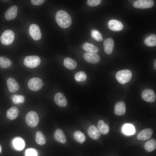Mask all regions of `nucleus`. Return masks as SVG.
<instances>
[{"label":"nucleus","instance_id":"1","mask_svg":"<svg viewBox=\"0 0 156 156\" xmlns=\"http://www.w3.org/2000/svg\"><path fill=\"white\" fill-rule=\"evenodd\" d=\"M55 18L59 26L62 28L69 27L72 23V20L70 15L64 10H59L56 13Z\"/></svg>","mask_w":156,"mask_h":156},{"label":"nucleus","instance_id":"2","mask_svg":"<svg viewBox=\"0 0 156 156\" xmlns=\"http://www.w3.org/2000/svg\"><path fill=\"white\" fill-rule=\"evenodd\" d=\"M132 76V73L130 70L125 69L118 71L116 74V77L119 83L124 84L130 80Z\"/></svg>","mask_w":156,"mask_h":156},{"label":"nucleus","instance_id":"3","mask_svg":"<svg viewBox=\"0 0 156 156\" xmlns=\"http://www.w3.org/2000/svg\"><path fill=\"white\" fill-rule=\"evenodd\" d=\"M39 57L37 55H30L26 56L24 60V64L27 67L34 68L38 66L40 63Z\"/></svg>","mask_w":156,"mask_h":156},{"label":"nucleus","instance_id":"4","mask_svg":"<svg viewBox=\"0 0 156 156\" xmlns=\"http://www.w3.org/2000/svg\"><path fill=\"white\" fill-rule=\"evenodd\" d=\"M15 38V34L12 30L7 29L2 33L1 37V42L5 45H9L13 42Z\"/></svg>","mask_w":156,"mask_h":156},{"label":"nucleus","instance_id":"5","mask_svg":"<svg viewBox=\"0 0 156 156\" xmlns=\"http://www.w3.org/2000/svg\"><path fill=\"white\" fill-rule=\"evenodd\" d=\"M25 121L29 127H36L38 123L39 117L38 114L35 112H29L25 117Z\"/></svg>","mask_w":156,"mask_h":156},{"label":"nucleus","instance_id":"6","mask_svg":"<svg viewBox=\"0 0 156 156\" xmlns=\"http://www.w3.org/2000/svg\"><path fill=\"white\" fill-rule=\"evenodd\" d=\"M43 86L42 80L38 77H34L31 79L28 83L29 88L31 90L36 91L40 89Z\"/></svg>","mask_w":156,"mask_h":156},{"label":"nucleus","instance_id":"7","mask_svg":"<svg viewBox=\"0 0 156 156\" xmlns=\"http://www.w3.org/2000/svg\"><path fill=\"white\" fill-rule=\"evenodd\" d=\"M29 33L35 40H38L41 38L42 34L39 26L35 24H31L29 27Z\"/></svg>","mask_w":156,"mask_h":156},{"label":"nucleus","instance_id":"8","mask_svg":"<svg viewBox=\"0 0 156 156\" xmlns=\"http://www.w3.org/2000/svg\"><path fill=\"white\" fill-rule=\"evenodd\" d=\"M154 4V2L152 0H138L133 3V6L137 8L145 9L151 8Z\"/></svg>","mask_w":156,"mask_h":156},{"label":"nucleus","instance_id":"9","mask_svg":"<svg viewBox=\"0 0 156 156\" xmlns=\"http://www.w3.org/2000/svg\"><path fill=\"white\" fill-rule=\"evenodd\" d=\"M142 97L145 101L149 102H153L156 99V95L154 91L150 89H146L142 92Z\"/></svg>","mask_w":156,"mask_h":156},{"label":"nucleus","instance_id":"10","mask_svg":"<svg viewBox=\"0 0 156 156\" xmlns=\"http://www.w3.org/2000/svg\"><path fill=\"white\" fill-rule=\"evenodd\" d=\"M83 57L86 61L91 64L98 63L100 60V57L98 54L93 53H85L83 54Z\"/></svg>","mask_w":156,"mask_h":156},{"label":"nucleus","instance_id":"11","mask_svg":"<svg viewBox=\"0 0 156 156\" xmlns=\"http://www.w3.org/2000/svg\"><path fill=\"white\" fill-rule=\"evenodd\" d=\"M54 100L56 104L60 107H65L67 105L66 99L61 92H59L56 93L54 96Z\"/></svg>","mask_w":156,"mask_h":156},{"label":"nucleus","instance_id":"12","mask_svg":"<svg viewBox=\"0 0 156 156\" xmlns=\"http://www.w3.org/2000/svg\"><path fill=\"white\" fill-rule=\"evenodd\" d=\"M108 26L109 29L114 31H119L123 28V25L120 21L114 19L111 20L108 23Z\"/></svg>","mask_w":156,"mask_h":156},{"label":"nucleus","instance_id":"13","mask_svg":"<svg viewBox=\"0 0 156 156\" xmlns=\"http://www.w3.org/2000/svg\"><path fill=\"white\" fill-rule=\"evenodd\" d=\"M153 132V130L151 128L144 129L138 134L137 138L140 140H147L151 137Z\"/></svg>","mask_w":156,"mask_h":156},{"label":"nucleus","instance_id":"14","mask_svg":"<svg viewBox=\"0 0 156 156\" xmlns=\"http://www.w3.org/2000/svg\"><path fill=\"white\" fill-rule=\"evenodd\" d=\"M18 8L15 5L10 7L6 11L5 14V18L7 20H11L16 17L17 15Z\"/></svg>","mask_w":156,"mask_h":156},{"label":"nucleus","instance_id":"15","mask_svg":"<svg viewBox=\"0 0 156 156\" xmlns=\"http://www.w3.org/2000/svg\"><path fill=\"white\" fill-rule=\"evenodd\" d=\"M7 85L9 91L15 92L19 89V86L15 80L12 77H9L7 80Z\"/></svg>","mask_w":156,"mask_h":156},{"label":"nucleus","instance_id":"16","mask_svg":"<svg viewBox=\"0 0 156 156\" xmlns=\"http://www.w3.org/2000/svg\"><path fill=\"white\" fill-rule=\"evenodd\" d=\"M87 133L89 136L92 139L96 140L98 139L101 134L98 129L95 126L92 125L88 128Z\"/></svg>","mask_w":156,"mask_h":156},{"label":"nucleus","instance_id":"17","mask_svg":"<svg viewBox=\"0 0 156 156\" xmlns=\"http://www.w3.org/2000/svg\"><path fill=\"white\" fill-rule=\"evenodd\" d=\"M114 46V42L112 39L109 38L105 40L103 43L104 49L105 53L107 54H111Z\"/></svg>","mask_w":156,"mask_h":156},{"label":"nucleus","instance_id":"18","mask_svg":"<svg viewBox=\"0 0 156 156\" xmlns=\"http://www.w3.org/2000/svg\"><path fill=\"white\" fill-rule=\"evenodd\" d=\"M115 114L117 115L124 114L126 112V106L125 103L122 101L116 103L114 106Z\"/></svg>","mask_w":156,"mask_h":156},{"label":"nucleus","instance_id":"19","mask_svg":"<svg viewBox=\"0 0 156 156\" xmlns=\"http://www.w3.org/2000/svg\"><path fill=\"white\" fill-rule=\"evenodd\" d=\"M54 138L56 141L62 144L65 143L66 142V136L63 131L60 129H57L55 131Z\"/></svg>","mask_w":156,"mask_h":156},{"label":"nucleus","instance_id":"20","mask_svg":"<svg viewBox=\"0 0 156 156\" xmlns=\"http://www.w3.org/2000/svg\"><path fill=\"white\" fill-rule=\"evenodd\" d=\"M64 64L67 68L70 70L74 69L77 67V63L74 60L69 57L64 59Z\"/></svg>","mask_w":156,"mask_h":156},{"label":"nucleus","instance_id":"21","mask_svg":"<svg viewBox=\"0 0 156 156\" xmlns=\"http://www.w3.org/2000/svg\"><path fill=\"white\" fill-rule=\"evenodd\" d=\"M97 127L99 132L105 135L108 133L109 128L107 124L103 120H99L97 123Z\"/></svg>","mask_w":156,"mask_h":156},{"label":"nucleus","instance_id":"22","mask_svg":"<svg viewBox=\"0 0 156 156\" xmlns=\"http://www.w3.org/2000/svg\"><path fill=\"white\" fill-rule=\"evenodd\" d=\"M18 112L19 110L17 107L14 106L12 107L7 111V116L10 120H14L17 117Z\"/></svg>","mask_w":156,"mask_h":156},{"label":"nucleus","instance_id":"23","mask_svg":"<svg viewBox=\"0 0 156 156\" xmlns=\"http://www.w3.org/2000/svg\"><path fill=\"white\" fill-rule=\"evenodd\" d=\"M84 50L88 52L97 53L99 51V49L91 43L86 42L83 45Z\"/></svg>","mask_w":156,"mask_h":156},{"label":"nucleus","instance_id":"24","mask_svg":"<svg viewBox=\"0 0 156 156\" xmlns=\"http://www.w3.org/2000/svg\"><path fill=\"white\" fill-rule=\"evenodd\" d=\"M144 148L147 151L151 152L156 148V140L152 139L146 142L144 144Z\"/></svg>","mask_w":156,"mask_h":156},{"label":"nucleus","instance_id":"25","mask_svg":"<svg viewBox=\"0 0 156 156\" xmlns=\"http://www.w3.org/2000/svg\"><path fill=\"white\" fill-rule=\"evenodd\" d=\"M73 135L76 141L79 143L82 144L86 140L85 135L84 134L79 131H75Z\"/></svg>","mask_w":156,"mask_h":156},{"label":"nucleus","instance_id":"26","mask_svg":"<svg viewBox=\"0 0 156 156\" xmlns=\"http://www.w3.org/2000/svg\"><path fill=\"white\" fill-rule=\"evenodd\" d=\"M145 44L149 47H154L156 45V36L151 34L148 36L145 40Z\"/></svg>","mask_w":156,"mask_h":156},{"label":"nucleus","instance_id":"27","mask_svg":"<svg viewBox=\"0 0 156 156\" xmlns=\"http://www.w3.org/2000/svg\"><path fill=\"white\" fill-rule=\"evenodd\" d=\"M36 141L39 145H42L46 143V140L43 133L40 131H38L36 133Z\"/></svg>","mask_w":156,"mask_h":156},{"label":"nucleus","instance_id":"28","mask_svg":"<svg viewBox=\"0 0 156 156\" xmlns=\"http://www.w3.org/2000/svg\"><path fill=\"white\" fill-rule=\"evenodd\" d=\"M12 64L11 61L9 59L3 56H0V67L2 68H6L10 67Z\"/></svg>","mask_w":156,"mask_h":156},{"label":"nucleus","instance_id":"29","mask_svg":"<svg viewBox=\"0 0 156 156\" xmlns=\"http://www.w3.org/2000/svg\"><path fill=\"white\" fill-rule=\"evenodd\" d=\"M123 132L127 135H131L134 133L135 130L133 126L130 124L125 125L122 128Z\"/></svg>","mask_w":156,"mask_h":156},{"label":"nucleus","instance_id":"30","mask_svg":"<svg viewBox=\"0 0 156 156\" xmlns=\"http://www.w3.org/2000/svg\"><path fill=\"white\" fill-rule=\"evenodd\" d=\"M12 102L14 104L23 103L25 100V97L22 95L14 94L11 96Z\"/></svg>","mask_w":156,"mask_h":156},{"label":"nucleus","instance_id":"31","mask_svg":"<svg viewBox=\"0 0 156 156\" xmlns=\"http://www.w3.org/2000/svg\"><path fill=\"white\" fill-rule=\"evenodd\" d=\"M13 144L15 148L18 150L22 149L25 146L23 140L20 138H16L14 140Z\"/></svg>","mask_w":156,"mask_h":156},{"label":"nucleus","instance_id":"32","mask_svg":"<svg viewBox=\"0 0 156 156\" xmlns=\"http://www.w3.org/2000/svg\"><path fill=\"white\" fill-rule=\"evenodd\" d=\"M87 76L86 73L83 71L77 72L75 75V80L79 82L83 81L86 80Z\"/></svg>","mask_w":156,"mask_h":156},{"label":"nucleus","instance_id":"33","mask_svg":"<svg viewBox=\"0 0 156 156\" xmlns=\"http://www.w3.org/2000/svg\"><path fill=\"white\" fill-rule=\"evenodd\" d=\"M91 35L92 38L100 42L103 40L101 34L96 30L93 29L91 31Z\"/></svg>","mask_w":156,"mask_h":156},{"label":"nucleus","instance_id":"34","mask_svg":"<svg viewBox=\"0 0 156 156\" xmlns=\"http://www.w3.org/2000/svg\"><path fill=\"white\" fill-rule=\"evenodd\" d=\"M101 0H88L87 4L90 6H94L99 5L101 3Z\"/></svg>","mask_w":156,"mask_h":156},{"label":"nucleus","instance_id":"35","mask_svg":"<svg viewBox=\"0 0 156 156\" xmlns=\"http://www.w3.org/2000/svg\"><path fill=\"white\" fill-rule=\"evenodd\" d=\"M26 156H37V154L36 151L33 149H29L26 151Z\"/></svg>","mask_w":156,"mask_h":156},{"label":"nucleus","instance_id":"36","mask_svg":"<svg viewBox=\"0 0 156 156\" xmlns=\"http://www.w3.org/2000/svg\"><path fill=\"white\" fill-rule=\"evenodd\" d=\"M45 1L44 0H31V2L33 5H38L42 4Z\"/></svg>","mask_w":156,"mask_h":156},{"label":"nucleus","instance_id":"37","mask_svg":"<svg viewBox=\"0 0 156 156\" xmlns=\"http://www.w3.org/2000/svg\"><path fill=\"white\" fill-rule=\"evenodd\" d=\"M154 68L155 69H156V60H155L154 62Z\"/></svg>","mask_w":156,"mask_h":156},{"label":"nucleus","instance_id":"38","mask_svg":"<svg viewBox=\"0 0 156 156\" xmlns=\"http://www.w3.org/2000/svg\"><path fill=\"white\" fill-rule=\"evenodd\" d=\"M1 145H0V153H1Z\"/></svg>","mask_w":156,"mask_h":156},{"label":"nucleus","instance_id":"39","mask_svg":"<svg viewBox=\"0 0 156 156\" xmlns=\"http://www.w3.org/2000/svg\"><path fill=\"white\" fill-rule=\"evenodd\" d=\"M129 2H130L131 3H132L133 1H132V0H129Z\"/></svg>","mask_w":156,"mask_h":156},{"label":"nucleus","instance_id":"40","mask_svg":"<svg viewBox=\"0 0 156 156\" xmlns=\"http://www.w3.org/2000/svg\"><path fill=\"white\" fill-rule=\"evenodd\" d=\"M43 85H44V83H43Z\"/></svg>","mask_w":156,"mask_h":156}]
</instances>
